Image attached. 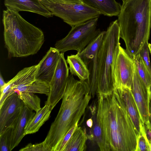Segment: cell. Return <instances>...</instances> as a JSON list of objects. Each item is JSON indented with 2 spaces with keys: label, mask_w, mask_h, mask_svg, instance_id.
I'll use <instances>...</instances> for the list:
<instances>
[{
  "label": "cell",
  "mask_w": 151,
  "mask_h": 151,
  "mask_svg": "<svg viewBox=\"0 0 151 151\" xmlns=\"http://www.w3.org/2000/svg\"><path fill=\"white\" fill-rule=\"evenodd\" d=\"M97 95V115L104 151H136L139 135L116 89Z\"/></svg>",
  "instance_id": "1"
},
{
  "label": "cell",
  "mask_w": 151,
  "mask_h": 151,
  "mask_svg": "<svg viewBox=\"0 0 151 151\" xmlns=\"http://www.w3.org/2000/svg\"><path fill=\"white\" fill-rule=\"evenodd\" d=\"M91 98L87 82L70 75L60 110L44 140L50 151H55L68 132L79 122Z\"/></svg>",
  "instance_id": "2"
},
{
  "label": "cell",
  "mask_w": 151,
  "mask_h": 151,
  "mask_svg": "<svg viewBox=\"0 0 151 151\" xmlns=\"http://www.w3.org/2000/svg\"><path fill=\"white\" fill-rule=\"evenodd\" d=\"M118 15L120 38L133 58L148 42L151 26V0H123Z\"/></svg>",
  "instance_id": "3"
},
{
  "label": "cell",
  "mask_w": 151,
  "mask_h": 151,
  "mask_svg": "<svg viewBox=\"0 0 151 151\" xmlns=\"http://www.w3.org/2000/svg\"><path fill=\"white\" fill-rule=\"evenodd\" d=\"M2 22L5 47L9 58L22 57L37 53L45 37L42 31L9 8L3 11Z\"/></svg>",
  "instance_id": "4"
},
{
  "label": "cell",
  "mask_w": 151,
  "mask_h": 151,
  "mask_svg": "<svg viewBox=\"0 0 151 151\" xmlns=\"http://www.w3.org/2000/svg\"><path fill=\"white\" fill-rule=\"evenodd\" d=\"M118 19L111 22L104 35L98 54L97 94H108L115 89L114 69L120 45Z\"/></svg>",
  "instance_id": "5"
},
{
  "label": "cell",
  "mask_w": 151,
  "mask_h": 151,
  "mask_svg": "<svg viewBox=\"0 0 151 151\" xmlns=\"http://www.w3.org/2000/svg\"><path fill=\"white\" fill-rule=\"evenodd\" d=\"M52 14L61 18L71 27L99 17L98 11L83 3L72 4L50 0H39Z\"/></svg>",
  "instance_id": "6"
},
{
  "label": "cell",
  "mask_w": 151,
  "mask_h": 151,
  "mask_svg": "<svg viewBox=\"0 0 151 151\" xmlns=\"http://www.w3.org/2000/svg\"><path fill=\"white\" fill-rule=\"evenodd\" d=\"M99 17L91 19L72 27L67 35L57 41L55 48L60 52L75 50L81 51L101 32L97 28Z\"/></svg>",
  "instance_id": "7"
},
{
  "label": "cell",
  "mask_w": 151,
  "mask_h": 151,
  "mask_svg": "<svg viewBox=\"0 0 151 151\" xmlns=\"http://www.w3.org/2000/svg\"><path fill=\"white\" fill-rule=\"evenodd\" d=\"M69 70L64 53L60 52L56 70L49 83L50 92L45 102L52 109L63 96L69 75Z\"/></svg>",
  "instance_id": "8"
},
{
  "label": "cell",
  "mask_w": 151,
  "mask_h": 151,
  "mask_svg": "<svg viewBox=\"0 0 151 151\" xmlns=\"http://www.w3.org/2000/svg\"><path fill=\"white\" fill-rule=\"evenodd\" d=\"M134 62L126 49L119 46V51L114 69L115 89L125 87L131 89L132 83Z\"/></svg>",
  "instance_id": "9"
},
{
  "label": "cell",
  "mask_w": 151,
  "mask_h": 151,
  "mask_svg": "<svg viewBox=\"0 0 151 151\" xmlns=\"http://www.w3.org/2000/svg\"><path fill=\"white\" fill-rule=\"evenodd\" d=\"M24 105L16 93L6 99L0 107V134L11 127L20 114Z\"/></svg>",
  "instance_id": "10"
},
{
  "label": "cell",
  "mask_w": 151,
  "mask_h": 151,
  "mask_svg": "<svg viewBox=\"0 0 151 151\" xmlns=\"http://www.w3.org/2000/svg\"><path fill=\"white\" fill-rule=\"evenodd\" d=\"M131 90L143 124L149 120V104L150 94L149 90L139 77L134 64L133 79Z\"/></svg>",
  "instance_id": "11"
},
{
  "label": "cell",
  "mask_w": 151,
  "mask_h": 151,
  "mask_svg": "<svg viewBox=\"0 0 151 151\" xmlns=\"http://www.w3.org/2000/svg\"><path fill=\"white\" fill-rule=\"evenodd\" d=\"M37 67L38 64L24 68L6 83L4 87L0 90V106L7 97L13 93L15 89L19 87L29 84L36 80Z\"/></svg>",
  "instance_id": "12"
},
{
  "label": "cell",
  "mask_w": 151,
  "mask_h": 151,
  "mask_svg": "<svg viewBox=\"0 0 151 151\" xmlns=\"http://www.w3.org/2000/svg\"><path fill=\"white\" fill-rule=\"evenodd\" d=\"M60 54L55 48H50L38 64L36 80L49 84L56 70Z\"/></svg>",
  "instance_id": "13"
},
{
  "label": "cell",
  "mask_w": 151,
  "mask_h": 151,
  "mask_svg": "<svg viewBox=\"0 0 151 151\" xmlns=\"http://www.w3.org/2000/svg\"><path fill=\"white\" fill-rule=\"evenodd\" d=\"M32 111L24 104L20 114L10 128L9 139L10 151L17 146L25 136V127L35 114Z\"/></svg>",
  "instance_id": "14"
},
{
  "label": "cell",
  "mask_w": 151,
  "mask_h": 151,
  "mask_svg": "<svg viewBox=\"0 0 151 151\" xmlns=\"http://www.w3.org/2000/svg\"><path fill=\"white\" fill-rule=\"evenodd\" d=\"M4 4L7 8L18 12L27 11L47 17L53 16L39 0H4Z\"/></svg>",
  "instance_id": "15"
},
{
  "label": "cell",
  "mask_w": 151,
  "mask_h": 151,
  "mask_svg": "<svg viewBox=\"0 0 151 151\" xmlns=\"http://www.w3.org/2000/svg\"><path fill=\"white\" fill-rule=\"evenodd\" d=\"M116 89L123 100L128 114L136 129L139 135L141 119L131 89L122 86Z\"/></svg>",
  "instance_id": "16"
},
{
  "label": "cell",
  "mask_w": 151,
  "mask_h": 151,
  "mask_svg": "<svg viewBox=\"0 0 151 151\" xmlns=\"http://www.w3.org/2000/svg\"><path fill=\"white\" fill-rule=\"evenodd\" d=\"M85 4L109 17L118 16L121 5L115 0H81Z\"/></svg>",
  "instance_id": "17"
},
{
  "label": "cell",
  "mask_w": 151,
  "mask_h": 151,
  "mask_svg": "<svg viewBox=\"0 0 151 151\" xmlns=\"http://www.w3.org/2000/svg\"><path fill=\"white\" fill-rule=\"evenodd\" d=\"M53 109L45 103V106L36 112L27 124L24 129V134L35 133L49 119Z\"/></svg>",
  "instance_id": "18"
},
{
  "label": "cell",
  "mask_w": 151,
  "mask_h": 151,
  "mask_svg": "<svg viewBox=\"0 0 151 151\" xmlns=\"http://www.w3.org/2000/svg\"><path fill=\"white\" fill-rule=\"evenodd\" d=\"M89 108L93 123L90 132L87 135L88 138L95 142L101 151H104L102 128L97 115V102H94Z\"/></svg>",
  "instance_id": "19"
},
{
  "label": "cell",
  "mask_w": 151,
  "mask_h": 151,
  "mask_svg": "<svg viewBox=\"0 0 151 151\" xmlns=\"http://www.w3.org/2000/svg\"><path fill=\"white\" fill-rule=\"evenodd\" d=\"M66 61L69 65L71 74L77 76L80 80H88L90 76L89 70L77 54L68 56Z\"/></svg>",
  "instance_id": "20"
},
{
  "label": "cell",
  "mask_w": 151,
  "mask_h": 151,
  "mask_svg": "<svg viewBox=\"0 0 151 151\" xmlns=\"http://www.w3.org/2000/svg\"><path fill=\"white\" fill-rule=\"evenodd\" d=\"M88 137L82 127H78L66 145L63 151H85Z\"/></svg>",
  "instance_id": "21"
},
{
  "label": "cell",
  "mask_w": 151,
  "mask_h": 151,
  "mask_svg": "<svg viewBox=\"0 0 151 151\" xmlns=\"http://www.w3.org/2000/svg\"><path fill=\"white\" fill-rule=\"evenodd\" d=\"M105 32V31H101L81 51L77 53L88 68L92 59L99 52Z\"/></svg>",
  "instance_id": "22"
},
{
  "label": "cell",
  "mask_w": 151,
  "mask_h": 151,
  "mask_svg": "<svg viewBox=\"0 0 151 151\" xmlns=\"http://www.w3.org/2000/svg\"><path fill=\"white\" fill-rule=\"evenodd\" d=\"M49 84L43 82L36 80L31 83L19 87L13 91V93L17 92L30 93H39L48 96L50 92Z\"/></svg>",
  "instance_id": "23"
},
{
  "label": "cell",
  "mask_w": 151,
  "mask_h": 151,
  "mask_svg": "<svg viewBox=\"0 0 151 151\" xmlns=\"http://www.w3.org/2000/svg\"><path fill=\"white\" fill-rule=\"evenodd\" d=\"M133 59L139 77L149 90L151 84V74L139 53Z\"/></svg>",
  "instance_id": "24"
},
{
  "label": "cell",
  "mask_w": 151,
  "mask_h": 151,
  "mask_svg": "<svg viewBox=\"0 0 151 151\" xmlns=\"http://www.w3.org/2000/svg\"><path fill=\"white\" fill-rule=\"evenodd\" d=\"M15 93L24 104L31 109L37 112L41 108L40 99L34 93L20 92H17Z\"/></svg>",
  "instance_id": "25"
},
{
  "label": "cell",
  "mask_w": 151,
  "mask_h": 151,
  "mask_svg": "<svg viewBox=\"0 0 151 151\" xmlns=\"http://www.w3.org/2000/svg\"><path fill=\"white\" fill-rule=\"evenodd\" d=\"M136 151H150L149 142L146 135L144 124L141 120L140 123V133L138 137Z\"/></svg>",
  "instance_id": "26"
},
{
  "label": "cell",
  "mask_w": 151,
  "mask_h": 151,
  "mask_svg": "<svg viewBox=\"0 0 151 151\" xmlns=\"http://www.w3.org/2000/svg\"><path fill=\"white\" fill-rule=\"evenodd\" d=\"M148 44V42L145 43L140 50L139 54L141 57L149 72L151 74V66Z\"/></svg>",
  "instance_id": "27"
},
{
  "label": "cell",
  "mask_w": 151,
  "mask_h": 151,
  "mask_svg": "<svg viewBox=\"0 0 151 151\" xmlns=\"http://www.w3.org/2000/svg\"><path fill=\"white\" fill-rule=\"evenodd\" d=\"M78 122H77L68 132L57 146L55 151H63L67 143L70 139L76 128L78 126Z\"/></svg>",
  "instance_id": "28"
},
{
  "label": "cell",
  "mask_w": 151,
  "mask_h": 151,
  "mask_svg": "<svg viewBox=\"0 0 151 151\" xmlns=\"http://www.w3.org/2000/svg\"><path fill=\"white\" fill-rule=\"evenodd\" d=\"M19 151H50L45 142L32 144L29 143L24 147L21 149Z\"/></svg>",
  "instance_id": "29"
},
{
  "label": "cell",
  "mask_w": 151,
  "mask_h": 151,
  "mask_svg": "<svg viewBox=\"0 0 151 151\" xmlns=\"http://www.w3.org/2000/svg\"><path fill=\"white\" fill-rule=\"evenodd\" d=\"M10 128L0 134V150L1 151H10L9 139Z\"/></svg>",
  "instance_id": "30"
},
{
  "label": "cell",
  "mask_w": 151,
  "mask_h": 151,
  "mask_svg": "<svg viewBox=\"0 0 151 151\" xmlns=\"http://www.w3.org/2000/svg\"><path fill=\"white\" fill-rule=\"evenodd\" d=\"M93 123V120L91 117L86 120V126L88 129V132L87 133V135L90 132V130L92 127Z\"/></svg>",
  "instance_id": "31"
},
{
  "label": "cell",
  "mask_w": 151,
  "mask_h": 151,
  "mask_svg": "<svg viewBox=\"0 0 151 151\" xmlns=\"http://www.w3.org/2000/svg\"><path fill=\"white\" fill-rule=\"evenodd\" d=\"M54 1H58L72 4H79L83 3L81 0H50Z\"/></svg>",
  "instance_id": "32"
},
{
  "label": "cell",
  "mask_w": 151,
  "mask_h": 151,
  "mask_svg": "<svg viewBox=\"0 0 151 151\" xmlns=\"http://www.w3.org/2000/svg\"><path fill=\"white\" fill-rule=\"evenodd\" d=\"M6 83L3 78L1 73L0 75V90H1L5 86Z\"/></svg>",
  "instance_id": "33"
},
{
  "label": "cell",
  "mask_w": 151,
  "mask_h": 151,
  "mask_svg": "<svg viewBox=\"0 0 151 151\" xmlns=\"http://www.w3.org/2000/svg\"><path fill=\"white\" fill-rule=\"evenodd\" d=\"M149 109L150 113H151V97L150 96L149 100Z\"/></svg>",
  "instance_id": "34"
},
{
  "label": "cell",
  "mask_w": 151,
  "mask_h": 151,
  "mask_svg": "<svg viewBox=\"0 0 151 151\" xmlns=\"http://www.w3.org/2000/svg\"><path fill=\"white\" fill-rule=\"evenodd\" d=\"M148 46L149 51H150V53L151 54V44L150 43H148Z\"/></svg>",
  "instance_id": "35"
},
{
  "label": "cell",
  "mask_w": 151,
  "mask_h": 151,
  "mask_svg": "<svg viewBox=\"0 0 151 151\" xmlns=\"http://www.w3.org/2000/svg\"><path fill=\"white\" fill-rule=\"evenodd\" d=\"M150 116L149 118V123L151 125V113L150 112Z\"/></svg>",
  "instance_id": "36"
},
{
  "label": "cell",
  "mask_w": 151,
  "mask_h": 151,
  "mask_svg": "<svg viewBox=\"0 0 151 151\" xmlns=\"http://www.w3.org/2000/svg\"><path fill=\"white\" fill-rule=\"evenodd\" d=\"M149 147H150V151H151V142L149 143Z\"/></svg>",
  "instance_id": "37"
},
{
  "label": "cell",
  "mask_w": 151,
  "mask_h": 151,
  "mask_svg": "<svg viewBox=\"0 0 151 151\" xmlns=\"http://www.w3.org/2000/svg\"><path fill=\"white\" fill-rule=\"evenodd\" d=\"M149 91V92H150V95H151V84L150 86Z\"/></svg>",
  "instance_id": "38"
},
{
  "label": "cell",
  "mask_w": 151,
  "mask_h": 151,
  "mask_svg": "<svg viewBox=\"0 0 151 151\" xmlns=\"http://www.w3.org/2000/svg\"><path fill=\"white\" fill-rule=\"evenodd\" d=\"M150 96H151V95H150Z\"/></svg>",
  "instance_id": "39"
},
{
  "label": "cell",
  "mask_w": 151,
  "mask_h": 151,
  "mask_svg": "<svg viewBox=\"0 0 151 151\" xmlns=\"http://www.w3.org/2000/svg\"><path fill=\"white\" fill-rule=\"evenodd\" d=\"M123 0H122V1Z\"/></svg>",
  "instance_id": "40"
}]
</instances>
